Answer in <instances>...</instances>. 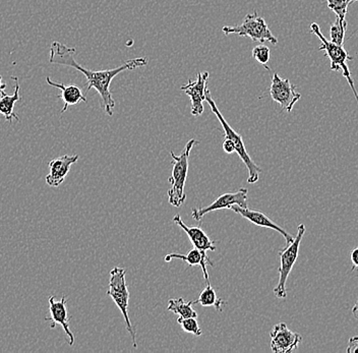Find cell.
<instances>
[{"label":"cell","mask_w":358,"mask_h":353,"mask_svg":"<svg viewBox=\"0 0 358 353\" xmlns=\"http://www.w3.org/2000/svg\"><path fill=\"white\" fill-rule=\"evenodd\" d=\"M194 301L187 303L182 297L178 298H171L168 301V310L173 314L179 315L180 318H196L198 319V312L192 308Z\"/></svg>","instance_id":"obj_19"},{"label":"cell","mask_w":358,"mask_h":353,"mask_svg":"<svg viewBox=\"0 0 358 353\" xmlns=\"http://www.w3.org/2000/svg\"><path fill=\"white\" fill-rule=\"evenodd\" d=\"M358 0H350L351 3H353V2H357Z\"/></svg>","instance_id":"obj_30"},{"label":"cell","mask_w":358,"mask_h":353,"mask_svg":"<svg viewBox=\"0 0 358 353\" xmlns=\"http://www.w3.org/2000/svg\"><path fill=\"white\" fill-rule=\"evenodd\" d=\"M209 73L203 71L199 73L196 80H189L185 86L181 87V90L185 92L192 101V115L201 116L203 113V101L206 100V90H207Z\"/></svg>","instance_id":"obj_12"},{"label":"cell","mask_w":358,"mask_h":353,"mask_svg":"<svg viewBox=\"0 0 358 353\" xmlns=\"http://www.w3.org/2000/svg\"><path fill=\"white\" fill-rule=\"evenodd\" d=\"M310 31H312L313 34H315L321 40L322 45L320 47L319 50L324 51L326 57L330 58L331 71H342V73H343V77L345 78L347 82H348L351 90H352L355 98H357L358 104L357 91V89H355L352 75H351L350 71H349L348 66H347V62H348V60H353V57H351L350 55H348V52L344 49L343 46L337 45V44H334L333 42L329 41V40L324 37L323 33L321 32V29H320V26L317 23L310 24Z\"/></svg>","instance_id":"obj_4"},{"label":"cell","mask_w":358,"mask_h":353,"mask_svg":"<svg viewBox=\"0 0 358 353\" xmlns=\"http://www.w3.org/2000/svg\"><path fill=\"white\" fill-rule=\"evenodd\" d=\"M11 80L15 82V92H13V95H6L4 93L0 98V113L6 117V122H10V124L13 120H17V122L20 120L17 114L15 113V103L21 100L19 79L17 77H11Z\"/></svg>","instance_id":"obj_18"},{"label":"cell","mask_w":358,"mask_h":353,"mask_svg":"<svg viewBox=\"0 0 358 353\" xmlns=\"http://www.w3.org/2000/svg\"><path fill=\"white\" fill-rule=\"evenodd\" d=\"M222 31L226 36L235 34L239 37H248L259 44L270 42L273 45H276L278 43V40L271 32L265 20L259 17L257 12L246 15L245 21L239 26H225Z\"/></svg>","instance_id":"obj_5"},{"label":"cell","mask_w":358,"mask_h":353,"mask_svg":"<svg viewBox=\"0 0 358 353\" xmlns=\"http://www.w3.org/2000/svg\"><path fill=\"white\" fill-rule=\"evenodd\" d=\"M328 8L335 13L337 17L341 20H346L347 12H348L350 0H327Z\"/></svg>","instance_id":"obj_22"},{"label":"cell","mask_w":358,"mask_h":353,"mask_svg":"<svg viewBox=\"0 0 358 353\" xmlns=\"http://www.w3.org/2000/svg\"><path fill=\"white\" fill-rule=\"evenodd\" d=\"M222 147L224 152H225V153L232 154L234 153L235 152L234 143L232 142L231 140H229V138H225V140H224L223 142Z\"/></svg>","instance_id":"obj_26"},{"label":"cell","mask_w":358,"mask_h":353,"mask_svg":"<svg viewBox=\"0 0 358 353\" xmlns=\"http://www.w3.org/2000/svg\"><path fill=\"white\" fill-rule=\"evenodd\" d=\"M271 350L275 353H290L299 348L302 337L299 333L293 332L285 323H279L270 333Z\"/></svg>","instance_id":"obj_10"},{"label":"cell","mask_w":358,"mask_h":353,"mask_svg":"<svg viewBox=\"0 0 358 353\" xmlns=\"http://www.w3.org/2000/svg\"><path fill=\"white\" fill-rule=\"evenodd\" d=\"M352 315L358 321V301L355 303V307L352 308Z\"/></svg>","instance_id":"obj_29"},{"label":"cell","mask_w":358,"mask_h":353,"mask_svg":"<svg viewBox=\"0 0 358 353\" xmlns=\"http://www.w3.org/2000/svg\"><path fill=\"white\" fill-rule=\"evenodd\" d=\"M49 316L45 318V321L50 322V329H55L56 325H60L64 329L69 338V345H73L75 343V335L69 329V323L71 319L67 316V298L66 296H62L60 301H57L55 296L49 297Z\"/></svg>","instance_id":"obj_11"},{"label":"cell","mask_w":358,"mask_h":353,"mask_svg":"<svg viewBox=\"0 0 358 353\" xmlns=\"http://www.w3.org/2000/svg\"><path fill=\"white\" fill-rule=\"evenodd\" d=\"M164 259L166 262H170V261L173 260V259L185 261V262L187 263V265H189V267H192V266H201L206 283H207V284H211V283H210L209 274H208L207 271V266L210 265L213 267V266H214V263L208 258L207 252L199 251V250L194 249H194L187 252V254H176V252H173V254H167Z\"/></svg>","instance_id":"obj_16"},{"label":"cell","mask_w":358,"mask_h":353,"mask_svg":"<svg viewBox=\"0 0 358 353\" xmlns=\"http://www.w3.org/2000/svg\"><path fill=\"white\" fill-rule=\"evenodd\" d=\"M304 233H306V226H304L303 223H301L297 227V234L292 243L288 245L285 249L279 252V281L278 284L274 288L275 296L278 298H285L287 296L286 282H287L288 277L292 271L293 266L299 258V247H301Z\"/></svg>","instance_id":"obj_7"},{"label":"cell","mask_w":358,"mask_h":353,"mask_svg":"<svg viewBox=\"0 0 358 353\" xmlns=\"http://www.w3.org/2000/svg\"><path fill=\"white\" fill-rule=\"evenodd\" d=\"M6 84L2 82V77L1 75H0V95H3V94L6 93V92H4V90H6Z\"/></svg>","instance_id":"obj_28"},{"label":"cell","mask_w":358,"mask_h":353,"mask_svg":"<svg viewBox=\"0 0 358 353\" xmlns=\"http://www.w3.org/2000/svg\"><path fill=\"white\" fill-rule=\"evenodd\" d=\"M173 223L178 225L179 227L182 228L183 231L189 236L190 243L194 245V249L199 250L201 252L216 251L215 243L210 240L209 236L205 233L200 226L189 227L185 225V223L181 220L180 216L176 215L173 217Z\"/></svg>","instance_id":"obj_15"},{"label":"cell","mask_w":358,"mask_h":353,"mask_svg":"<svg viewBox=\"0 0 358 353\" xmlns=\"http://www.w3.org/2000/svg\"><path fill=\"white\" fill-rule=\"evenodd\" d=\"M196 144L198 142L194 138H192L187 143L180 155H176L173 151L170 152L172 158V173L169 178L171 187L168 191V200H169V204L173 207H181L187 200L185 187L187 173H189V154Z\"/></svg>","instance_id":"obj_2"},{"label":"cell","mask_w":358,"mask_h":353,"mask_svg":"<svg viewBox=\"0 0 358 353\" xmlns=\"http://www.w3.org/2000/svg\"><path fill=\"white\" fill-rule=\"evenodd\" d=\"M205 101H207L208 104L210 105L212 113L217 116L219 122H220L221 126H222L224 131H225V138H229V140H231L232 142L234 143L235 152L238 154L239 158L243 160L246 168H248V183H256L257 180H259V174H261L263 171H262L256 163L252 161V158H250V154L246 151L243 137L229 126V124H228L225 118H224L222 113L219 111L218 107H217L216 103H215L214 99H213L212 94L209 89L206 90Z\"/></svg>","instance_id":"obj_3"},{"label":"cell","mask_w":358,"mask_h":353,"mask_svg":"<svg viewBox=\"0 0 358 353\" xmlns=\"http://www.w3.org/2000/svg\"><path fill=\"white\" fill-rule=\"evenodd\" d=\"M230 209L235 212V213L239 214V215L243 217L246 220L252 222V224L257 225V226L259 227L270 228V229L279 232V233L285 238L286 245H290L293 240H294V238H293L290 233H288V232L286 231V230H284L283 228L280 227L277 223L271 220L266 214L262 213V212L250 209L248 207H241V206L238 205L231 206Z\"/></svg>","instance_id":"obj_13"},{"label":"cell","mask_w":358,"mask_h":353,"mask_svg":"<svg viewBox=\"0 0 358 353\" xmlns=\"http://www.w3.org/2000/svg\"><path fill=\"white\" fill-rule=\"evenodd\" d=\"M46 82L49 86L55 87V88L59 89L62 91V94L58 96V98L62 99L64 103L62 109V114L66 113L69 106H71V105H77L80 102L87 103V98L85 97L82 90L76 85L66 86L64 84L53 82L49 77L46 78Z\"/></svg>","instance_id":"obj_17"},{"label":"cell","mask_w":358,"mask_h":353,"mask_svg":"<svg viewBox=\"0 0 358 353\" xmlns=\"http://www.w3.org/2000/svg\"><path fill=\"white\" fill-rule=\"evenodd\" d=\"M350 260L352 263V268H351V272L355 271L358 268V247H355L350 254Z\"/></svg>","instance_id":"obj_27"},{"label":"cell","mask_w":358,"mask_h":353,"mask_svg":"<svg viewBox=\"0 0 358 353\" xmlns=\"http://www.w3.org/2000/svg\"><path fill=\"white\" fill-rule=\"evenodd\" d=\"M270 95L271 98L287 113L292 111L294 105L301 98V93L296 92V87L291 84L289 80L281 79L278 73H274L273 75Z\"/></svg>","instance_id":"obj_9"},{"label":"cell","mask_w":358,"mask_h":353,"mask_svg":"<svg viewBox=\"0 0 358 353\" xmlns=\"http://www.w3.org/2000/svg\"><path fill=\"white\" fill-rule=\"evenodd\" d=\"M178 323L181 326V328H182L185 332L190 333V334L196 335V336L198 337H200L201 335L203 334L200 326H199L198 321H196V318L183 319L179 317Z\"/></svg>","instance_id":"obj_23"},{"label":"cell","mask_w":358,"mask_h":353,"mask_svg":"<svg viewBox=\"0 0 358 353\" xmlns=\"http://www.w3.org/2000/svg\"><path fill=\"white\" fill-rule=\"evenodd\" d=\"M252 57L255 60H257L259 64L265 66V69H268L267 64L270 62L271 52L268 47L266 45H257L252 49Z\"/></svg>","instance_id":"obj_24"},{"label":"cell","mask_w":358,"mask_h":353,"mask_svg":"<svg viewBox=\"0 0 358 353\" xmlns=\"http://www.w3.org/2000/svg\"><path fill=\"white\" fill-rule=\"evenodd\" d=\"M347 24L348 23H347L346 20L343 21V20L339 19V17L336 19L335 23L331 26L330 29L331 42L337 44V45L343 46Z\"/></svg>","instance_id":"obj_21"},{"label":"cell","mask_w":358,"mask_h":353,"mask_svg":"<svg viewBox=\"0 0 358 353\" xmlns=\"http://www.w3.org/2000/svg\"><path fill=\"white\" fill-rule=\"evenodd\" d=\"M78 160V155H64L55 158L48 163L49 173L46 176V183L49 187H58L64 182L71 171V165Z\"/></svg>","instance_id":"obj_14"},{"label":"cell","mask_w":358,"mask_h":353,"mask_svg":"<svg viewBox=\"0 0 358 353\" xmlns=\"http://www.w3.org/2000/svg\"><path fill=\"white\" fill-rule=\"evenodd\" d=\"M248 189L245 187L237 189L234 193H226L218 196L211 205L203 208H194L192 211V217L194 220L201 222V219L211 212L218 210L230 209L231 206L238 205L241 207H248Z\"/></svg>","instance_id":"obj_8"},{"label":"cell","mask_w":358,"mask_h":353,"mask_svg":"<svg viewBox=\"0 0 358 353\" xmlns=\"http://www.w3.org/2000/svg\"><path fill=\"white\" fill-rule=\"evenodd\" d=\"M194 303H200L201 307H214L219 312H222L223 305H226L225 301L217 297L216 291L211 284H207V287L201 291L200 296Z\"/></svg>","instance_id":"obj_20"},{"label":"cell","mask_w":358,"mask_h":353,"mask_svg":"<svg viewBox=\"0 0 358 353\" xmlns=\"http://www.w3.org/2000/svg\"><path fill=\"white\" fill-rule=\"evenodd\" d=\"M347 353H358V336H353L349 339Z\"/></svg>","instance_id":"obj_25"},{"label":"cell","mask_w":358,"mask_h":353,"mask_svg":"<svg viewBox=\"0 0 358 353\" xmlns=\"http://www.w3.org/2000/svg\"><path fill=\"white\" fill-rule=\"evenodd\" d=\"M76 55H77L76 48L69 47L58 41H53L50 46L49 62L52 64H58V66H69V68L77 69L84 73L87 79V91L91 90V89H95L97 91L102 99L101 106L104 109L105 113L109 116L113 115L114 107H115V101H114L110 92L112 80L122 71L142 68L148 64L147 58H134V59L127 60L125 64L116 69L93 71L80 66L76 60Z\"/></svg>","instance_id":"obj_1"},{"label":"cell","mask_w":358,"mask_h":353,"mask_svg":"<svg viewBox=\"0 0 358 353\" xmlns=\"http://www.w3.org/2000/svg\"><path fill=\"white\" fill-rule=\"evenodd\" d=\"M125 275H127V271L123 268L115 267L111 270L107 296L113 299L114 303L122 312L127 329L133 339L134 347L136 348L138 344H136V332H134L133 324H131L129 316V301L131 294H129L127 281H125Z\"/></svg>","instance_id":"obj_6"}]
</instances>
